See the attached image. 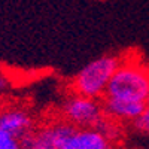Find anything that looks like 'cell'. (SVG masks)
Instances as JSON below:
<instances>
[{"label": "cell", "instance_id": "obj_6", "mask_svg": "<svg viewBox=\"0 0 149 149\" xmlns=\"http://www.w3.org/2000/svg\"><path fill=\"white\" fill-rule=\"evenodd\" d=\"M146 106H148L146 102L130 100V98H119V97H109V95L103 97L104 113L115 121L133 122L145 110Z\"/></svg>", "mask_w": 149, "mask_h": 149}, {"label": "cell", "instance_id": "obj_5", "mask_svg": "<svg viewBox=\"0 0 149 149\" xmlns=\"http://www.w3.org/2000/svg\"><path fill=\"white\" fill-rule=\"evenodd\" d=\"M0 130L17 139H22L34 130V119L30 110L18 104H6L0 107Z\"/></svg>", "mask_w": 149, "mask_h": 149}, {"label": "cell", "instance_id": "obj_2", "mask_svg": "<svg viewBox=\"0 0 149 149\" xmlns=\"http://www.w3.org/2000/svg\"><path fill=\"white\" fill-rule=\"evenodd\" d=\"M109 97L146 102L149 98V69L137 61L124 60L113 73L106 94Z\"/></svg>", "mask_w": 149, "mask_h": 149}, {"label": "cell", "instance_id": "obj_4", "mask_svg": "<svg viewBox=\"0 0 149 149\" xmlns=\"http://www.w3.org/2000/svg\"><path fill=\"white\" fill-rule=\"evenodd\" d=\"M76 127L66 119L46 122L21 139L22 149H61Z\"/></svg>", "mask_w": 149, "mask_h": 149}, {"label": "cell", "instance_id": "obj_1", "mask_svg": "<svg viewBox=\"0 0 149 149\" xmlns=\"http://www.w3.org/2000/svg\"><path fill=\"white\" fill-rule=\"evenodd\" d=\"M122 58L118 55H102L85 64L72 81V91L93 98H102L107 85L119 67Z\"/></svg>", "mask_w": 149, "mask_h": 149}, {"label": "cell", "instance_id": "obj_7", "mask_svg": "<svg viewBox=\"0 0 149 149\" xmlns=\"http://www.w3.org/2000/svg\"><path fill=\"white\" fill-rule=\"evenodd\" d=\"M61 149H112V140L94 127H76Z\"/></svg>", "mask_w": 149, "mask_h": 149}, {"label": "cell", "instance_id": "obj_11", "mask_svg": "<svg viewBox=\"0 0 149 149\" xmlns=\"http://www.w3.org/2000/svg\"><path fill=\"white\" fill-rule=\"evenodd\" d=\"M148 106H149V98H148Z\"/></svg>", "mask_w": 149, "mask_h": 149}, {"label": "cell", "instance_id": "obj_10", "mask_svg": "<svg viewBox=\"0 0 149 149\" xmlns=\"http://www.w3.org/2000/svg\"><path fill=\"white\" fill-rule=\"evenodd\" d=\"M10 79H9V76L5 73V72H2L0 70V94H3V93H6L9 88H10Z\"/></svg>", "mask_w": 149, "mask_h": 149}, {"label": "cell", "instance_id": "obj_9", "mask_svg": "<svg viewBox=\"0 0 149 149\" xmlns=\"http://www.w3.org/2000/svg\"><path fill=\"white\" fill-rule=\"evenodd\" d=\"M0 149H22L21 140L3 130H0Z\"/></svg>", "mask_w": 149, "mask_h": 149}, {"label": "cell", "instance_id": "obj_3", "mask_svg": "<svg viewBox=\"0 0 149 149\" xmlns=\"http://www.w3.org/2000/svg\"><path fill=\"white\" fill-rule=\"evenodd\" d=\"M61 112H63L64 119L78 128H95L106 116L103 103L98 102V98L86 97L76 93H72L64 98L61 104Z\"/></svg>", "mask_w": 149, "mask_h": 149}, {"label": "cell", "instance_id": "obj_8", "mask_svg": "<svg viewBox=\"0 0 149 149\" xmlns=\"http://www.w3.org/2000/svg\"><path fill=\"white\" fill-rule=\"evenodd\" d=\"M133 127L137 133L149 136V106H146L145 110L133 121Z\"/></svg>", "mask_w": 149, "mask_h": 149}]
</instances>
